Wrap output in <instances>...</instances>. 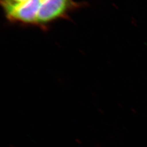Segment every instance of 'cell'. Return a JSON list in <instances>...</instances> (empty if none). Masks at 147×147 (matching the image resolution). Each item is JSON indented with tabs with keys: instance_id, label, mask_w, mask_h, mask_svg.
Instances as JSON below:
<instances>
[{
	"instance_id": "1",
	"label": "cell",
	"mask_w": 147,
	"mask_h": 147,
	"mask_svg": "<svg viewBox=\"0 0 147 147\" xmlns=\"http://www.w3.org/2000/svg\"><path fill=\"white\" fill-rule=\"evenodd\" d=\"M82 4L74 0H43L39 11L36 26L42 29L61 19L68 18L69 14Z\"/></svg>"
}]
</instances>
